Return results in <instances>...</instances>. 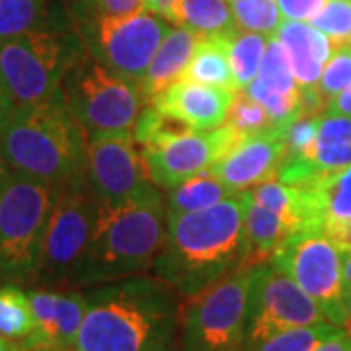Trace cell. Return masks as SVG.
<instances>
[{
	"instance_id": "6da1fadb",
	"label": "cell",
	"mask_w": 351,
	"mask_h": 351,
	"mask_svg": "<svg viewBox=\"0 0 351 351\" xmlns=\"http://www.w3.org/2000/svg\"><path fill=\"white\" fill-rule=\"evenodd\" d=\"M78 351H168L180 332L184 299L154 276L90 287Z\"/></svg>"
},
{
	"instance_id": "7a4b0ae2",
	"label": "cell",
	"mask_w": 351,
	"mask_h": 351,
	"mask_svg": "<svg viewBox=\"0 0 351 351\" xmlns=\"http://www.w3.org/2000/svg\"><path fill=\"white\" fill-rule=\"evenodd\" d=\"M244 252L242 191L203 211L170 215L151 274L189 299L240 269Z\"/></svg>"
},
{
	"instance_id": "3957f363",
	"label": "cell",
	"mask_w": 351,
	"mask_h": 351,
	"mask_svg": "<svg viewBox=\"0 0 351 351\" xmlns=\"http://www.w3.org/2000/svg\"><path fill=\"white\" fill-rule=\"evenodd\" d=\"M0 149L14 172L64 186L86 172L88 131L61 88L47 100L14 108L0 129Z\"/></svg>"
},
{
	"instance_id": "277c9868",
	"label": "cell",
	"mask_w": 351,
	"mask_h": 351,
	"mask_svg": "<svg viewBox=\"0 0 351 351\" xmlns=\"http://www.w3.org/2000/svg\"><path fill=\"white\" fill-rule=\"evenodd\" d=\"M166 199L160 189L119 207L100 205L71 289H90L151 271L166 239Z\"/></svg>"
},
{
	"instance_id": "5b68a950",
	"label": "cell",
	"mask_w": 351,
	"mask_h": 351,
	"mask_svg": "<svg viewBox=\"0 0 351 351\" xmlns=\"http://www.w3.org/2000/svg\"><path fill=\"white\" fill-rule=\"evenodd\" d=\"M61 186L14 172L0 193V285L34 287Z\"/></svg>"
},
{
	"instance_id": "8992f818",
	"label": "cell",
	"mask_w": 351,
	"mask_h": 351,
	"mask_svg": "<svg viewBox=\"0 0 351 351\" xmlns=\"http://www.w3.org/2000/svg\"><path fill=\"white\" fill-rule=\"evenodd\" d=\"M61 88L88 137L133 131L143 108L149 104L141 82L110 71L84 45L69 66Z\"/></svg>"
},
{
	"instance_id": "52a82bcc",
	"label": "cell",
	"mask_w": 351,
	"mask_h": 351,
	"mask_svg": "<svg viewBox=\"0 0 351 351\" xmlns=\"http://www.w3.org/2000/svg\"><path fill=\"white\" fill-rule=\"evenodd\" d=\"M82 49L78 36L41 27L0 41V88L14 108L51 98Z\"/></svg>"
},
{
	"instance_id": "ba28073f",
	"label": "cell",
	"mask_w": 351,
	"mask_h": 351,
	"mask_svg": "<svg viewBox=\"0 0 351 351\" xmlns=\"http://www.w3.org/2000/svg\"><path fill=\"white\" fill-rule=\"evenodd\" d=\"M254 267H242L184 299L180 318L182 351H244L246 306Z\"/></svg>"
},
{
	"instance_id": "9c48e42d",
	"label": "cell",
	"mask_w": 351,
	"mask_h": 351,
	"mask_svg": "<svg viewBox=\"0 0 351 351\" xmlns=\"http://www.w3.org/2000/svg\"><path fill=\"white\" fill-rule=\"evenodd\" d=\"M100 215V201L86 172L61 186L43 240L38 281L34 287L71 289V279L86 252Z\"/></svg>"
},
{
	"instance_id": "30bf717a",
	"label": "cell",
	"mask_w": 351,
	"mask_h": 351,
	"mask_svg": "<svg viewBox=\"0 0 351 351\" xmlns=\"http://www.w3.org/2000/svg\"><path fill=\"white\" fill-rule=\"evenodd\" d=\"M168 32V20L151 10L127 16L88 12L78 38L110 71L141 82Z\"/></svg>"
},
{
	"instance_id": "8fae6325",
	"label": "cell",
	"mask_w": 351,
	"mask_h": 351,
	"mask_svg": "<svg viewBox=\"0 0 351 351\" xmlns=\"http://www.w3.org/2000/svg\"><path fill=\"white\" fill-rule=\"evenodd\" d=\"M313 299L328 322L348 328L343 252L318 228H302L291 234L271 258Z\"/></svg>"
},
{
	"instance_id": "7c38bea8",
	"label": "cell",
	"mask_w": 351,
	"mask_h": 351,
	"mask_svg": "<svg viewBox=\"0 0 351 351\" xmlns=\"http://www.w3.org/2000/svg\"><path fill=\"white\" fill-rule=\"evenodd\" d=\"M318 322H326V316L287 274L271 262L254 267L246 306V348Z\"/></svg>"
},
{
	"instance_id": "4fadbf2b",
	"label": "cell",
	"mask_w": 351,
	"mask_h": 351,
	"mask_svg": "<svg viewBox=\"0 0 351 351\" xmlns=\"http://www.w3.org/2000/svg\"><path fill=\"white\" fill-rule=\"evenodd\" d=\"M86 178L101 207H119L160 189L149 178L133 131L90 135Z\"/></svg>"
},
{
	"instance_id": "5bb4252c",
	"label": "cell",
	"mask_w": 351,
	"mask_h": 351,
	"mask_svg": "<svg viewBox=\"0 0 351 351\" xmlns=\"http://www.w3.org/2000/svg\"><path fill=\"white\" fill-rule=\"evenodd\" d=\"M246 135L223 123L213 131H176L138 147L154 186L170 189L205 172Z\"/></svg>"
},
{
	"instance_id": "9a60e30c",
	"label": "cell",
	"mask_w": 351,
	"mask_h": 351,
	"mask_svg": "<svg viewBox=\"0 0 351 351\" xmlns=\"http://www.w3.org/2000/svg\"><path fill=\"white\" fill-rule=\"evenodd\" d=\"M285 135L287 131L283 129H271L244 137L211 164L207 172L223 182L230 193H242L267 180H277L287 149Z\"/></svg>"
},
{
	"instance_id": "2e32d148",
	"label": "cell",
	"mask_w": 351,
	"mask_h": 351,
	"mask_svg": "<svg viewBox=\"0 0 351 351\" xmlns=\"http://www.w3.org/2000/svg\"><path fill=\"white\" fill-rule=\"evenodd\" d=\"M32 311L36 316V330L18 348H75L80 326L86 314V295L78 289L29 287Z\"/></svg>"
},
{
	"instance_id": "e0dca14e",
	"label": "cell",
	"mask_w": 351,
	"mask_h": 351,
	"mask_svg": "<svg viewBox=\"0 0 351 351\" xmlns=\"http://www.w3.org/2000/svg\"><path fill=\"white\" fill-rule=\"evenodd\" d=\"M239 90L178 80L151 104L193 131H213L225 123Z\"/></svg>"
},
{
	"instance_id": "ac0fdd59",
	"label": "cell",
	"mask_w": 351,
	"mask_h": 351,
	"mask_svg": "<svg viewBox=\"0 0 351 351\" xmlns=\"http://www.w3.org/2000/svg\"><path fill=\"white\" fill-rule=\"evenodd\" d=\"M351 166V115H320L311 151L299 160L281 164L277 180L304 186L314 176Z\"/></svg>"
},
{
	"instance_id": "d6986e66",
	"label": "cell",
	"mask_w": 351,
	"mask_h": 351,
	"mask_svg": "<svg viewBox=\"0 0 351 351\" xmlns=\"http://www.w3.org/2000/svg\"><path fill=\"white\" fill-rule=\"evenodd\" d=\"M316 209L318 228L339 250L351 248V166L316 174L304 184Z\"/></svg>"
},
{
	"instance_id": "ffe728a7",
	"label": "cell",
	"mask_w": 351,
	"mask_h": 351,
	"mask_svg": "<svg viewBox=\"0 0 351 351\" xmlns=\"http://www.w3.org/2000/svg\"><path fill=\"white\" fill-rule=\"evenodd\" d=\"M276 38L287 51L293 75L301 88L318 86L324 66L334 55V43L308 22L283 20Z\"/></svg>"
},
{
	"instance_id": "44dd1931",
	"label": "cell",
	"mask_w": 351,
	"mask_h": 351,
	"mask_svg": "<svg viewBox=\"0 0 351 351\" xmlns=\"http://www.w3.org/2000/svg\"><path fill=\"white\" fill-rule=\"evenodd\" d=\"M299 230L283 219L250 199L248 191H244V239L246 252L242 267H256L260 263L271 262L281 244ZM240 267V269H242Z\"/></svg>"
},
{
	"instance_id": "7402d4cb",
	"label": "cell",
	"mask_w": 351,
	"mask_h": 351,
	"mask_svg": "<svg viewBox=\"0 0 351 351\" xmlns=\"http://www.w3.org/2000/svg\"><path fill=\"white\" fill-rule=\"evenodd\" d=\"M197 41H199V36L193 34L188 27H182V25L170 27L162 45L158 47L154 59H152L147 75L141 80V86H143L147 100H154L166 88L180 80V76L186 71V66L193 57Z\"/></svg>"
},
{
	"instance_id": "603a6c76",
	"label": "cell",
	"mask_w": 351,
	"mask_h": 351,
	"mask_svg": "<svg viewBox=\"0 0 351 351\" xmlns=\"http://www.w3.org/2000/svg\"><path fill=\"white\" fill-rule=\"evenodd\" d=\"M180 80L237 90L225 39L199 38L193 57L180 76Z\"/></svg>"
},
{
	"instance_id": "cb8c5ba5",
	"label": "cell",
	"mask_w": 351,
	"mask_h": 351,
	"mask_svg": "<svg viewBox=\"0 0 351 351\" xmlns=\"http://www.w3.org/2000/svg\"><path fill=\"white\" fill-rule=\"evenodd\" d=\"M188 27L199 38H230L237 29V20L228 0H182L178 24Z\"/></svg>"
},
{
	"instance_id": "d4e9b609",
	"label": "cell",
	"mask_w": 351,
	"mask_h": 351,
	"mask_svg": "<svg viewBox=\"0 0 351 351\" xmlns=\"http://www.w3.org/2000/svg\"><path fill=\"white\" fill-rule=\"evenodd\" d=\"M166 191H168L166 193V213H168V217L203 211V209H209V207H213V205L232 195L226 189L225 184L219 182L207 170L189 178L182 184H178L174 188L166 189Z\"/></svg>"
},
{
	"instance_id": "484cf974",
	"label": "cell",
	"mask_w": 351,
	"mask_h": 351,
	"mask_svg": "<svg viewBox=\"0 0 351 351\" xmlns=\"http://www.w3.org/2000/svg\"><path fill=\"white\" fill-rule=\"evenodd\" d=\"M269 38L271 36L258 34V32L237 29L230 38L225 39L230 69H232L239 92L246 90L256 80Z\"/></svg>"
},
{
	"instance_id": "4316f807",
	"label": "cell",
	"mask_w": 351,
	"mask_h": 351,
	"mask_svg": "<svg viewBox=\"0 0 351 351\" xmlns=\"http://www.w3.org/2000/svg\"><path fill=\"white\" fill-rule=\"evenodd\" d=\"M36 330V316L29 295L20 285H0V336L14 343H22Z\"/></svg>"
},
{
	"instance_id": "83f0119b",
	"label": "cell",
	"mask_w": 351,
	"mask_h": 351,
	"mask_svg": "<svg viewBox=\"0 0 351 351\" xmlns=\"http://www.w3.org/2000/svg\"><path fill=\"white\" fill-rule=\"evenodd\" d=\"M47 0H0V41L45 27Z\"/></svg>"
},
{
	"instance_id": "f1b7e54d",
	"label": "cell",
	"mask_w": 351,
	"mask_h": 351,
	"mask_svg": "<svg viewBox=\"0 0 351 351\" xmlns=\"http://www.w3.org/2000/svg\"><path fill=\"white\" fill-rule=\"evenodd\" d=\"M256 80L262 84L265 90L281 94V96H297L301 94V86L297 82V78L293 75V69L289 63V55L283 43L271 36L269 43L263 53L262 66L260 73L256 76Z\"/></svg>"
},
{
	"instance_id": "f546056e",
	"label": "cell",
	"mask_w": 351,
	"mask_h": 351,
	"mask_svg": "<svg viewBox=\"0 0 351 351\" xmlns=\"http://www.w3.org/2000/svg\"><path fill=\"white\" fill-rule=\"evenodd\" d=\"M341 326L332 322H318L311 326H301L281 332L274 338L263 339L260 343L246 348L244 351H313L320 341L334 336Z\"/></svg>"
},
{
	"instance_id": "4dcf8cb0",
	"label": "cell",
	"mask_w": 351,
	"mask_h": 351,
	"mask_svg": "<svg viewBox=\"0 0 351 351\" xmlns=\"http://www.w3.org/2000/svg\"><path fill=\"white\" fill-rule=\"evenodd\" d=\"M237 25L246 32L276 36L283 22L277 0H228Z\"/></svg>"
},
{
	"instance_id": "1f68e13d",
	"label": "cell",
	"mask_w": 351,
	"mask_h": 351,
	"mask_svg": "<svg viewBox=\"0 0 351 351\" xmlns=\"http://www.w3.org/2000/svg\"><path fill=\"white\" fill-rule=\"evenodd\" d=\"M225 123L234 127L237 131H240L246 137L267 133L274 129V121H271L269 113L265 112V108L260 101H256L252 96H248L246 90L237 94V98L228 110Z\"/></svg>"
},
{
	"instance_id": "d6a6232c",
	"label": "cell",
	"mask_w": 351,
	"mask_h": 351,
	"mask_svg": "<svg viewBox=\"0 0 351 351\" xmlns=\"http://www.w3.org/2000/svg\"><path fill=\"white\" fill-rule=\"evenodd\" d=\"M308 24L328 36L334 47L351 45V0H328Z\"/></svg>"
},
{
	"instance_id": "836d02e7",
	"label": "cell",
	"mask_w": 351,
	"mask_h": 351,
	"mask_svg": "<svg viewBox=\"0 0 351 351\" xmlns=\"http://www.w3.org/2000/svg\"><path fill=\"white\" fill-rule=\"evenodd\" d=\"M351 84V45L336 47L324 66L318 88L328 101L334 100Z\"/></svg>"
},
{
	"instance_id": "e575fe53",
	"label": "cell",
	"mask_w": 351,
	"mask_h": 351,
	"mask_svg": "<svg viewBox=\"0 0 351 351\" xmlns=\"http://www.w3.org/2000/svg\"><path fill=\"white\" fill-rule=\"evenodd\" d=\"M326 2L328 0H277V6L285 20L311 22Z\"/></svg>"
},
{
	"instance_id": "d590c367",
	"label": "cell",
	"mask_w": 351,
	"mask_h": 351,
	"mask_svg": "<svg viewBox=\"0 0 351 351\" xmlns=\"http://www.w3.org/2000/svg\"><path fill=\"white\" fill-rule=\"evenodd\" d=\"M90 12L108 16H127V14L149 10L147 0H84Z\"/></svg>"
},
{
	"instance_id": "8d00e7d4",
	"label": "cell",
	"mask_w": 351,
	"mask_h": 351,
	"mask_svg": "<svg viewBox=\"0 0 351 351\" xmlns=\"http://www.w3.org/2000/svg\"><path fill=\"white\" fill-rule=\"evenodd\" d=\"M313 351H351V332L348 328H339L334 336L320 341Z\"/></svg>"
},
{
	"instance_id": "74e56055",
	"label": "cell",
	"mask_w": 351,
	"mask_h": 351,
	"mask_svg": "<svg viewBox=\"0 0 351 351\" xmlns=\"http://www.w3.org/2000/svg\"><path fill=\"white\" fill-rule=\"evenodd\" d=\"M180 2L182 0H147V8L151 12H156L162 16L164 20L178 24V16H180Z\"/></svg>"
},
{
	"instance_id": "f35d334b",
	"label": "cell",
	"mask_w": 351,
	"mask_h": 351,
	"mask_svg": "<svg viewBox=\"0 0 351 351\" xmlns=\"http://www.w3.org/2000/svg\"><path fill=\"white\" fill-rule=\"evenodd\" d=\"M324 115H351V84L334 100L328 101Z\"/></svg>"
},
{
	"instance_id": "ab89813d",
	"label": "cell",
	"mask_w": 351,
	"mask_h": 351,
	"mask_svg": "<svg viewBox=\"0 0 351 351\" xmlns=\"http://www.w3.org/2000/svg\"><path fill=\"white\" fill-rule=\"evenodd\" d=\"M14 104L8 100V96L4 94V90L0 88V129L4 127V123L8 121V117L12 115Z\"/></svg>"
},
{
	"instance_id": "60d3db41",
	"label": "cell",
	"mask_w": 351,
	"mask_h": 351,
	"mask_svg": "<svg viewBox=\"0 0 351 351\" xmlns=\"http://www.w3.org/2000/svg\"><path fill=\"white\" fill-rule=\"evenodd\" d=\"M10 176H12V168H10L8 160L4 158V152H2V149H0V193H2V189L6 188V184H8Z\"/></svg>"
},
{
	"instance_id": "b9f144b4",
	"label": "cell",
	"mask_w": 351,
	"mask_h": 351,
	"mask_svg": "<svg viewBox=\"0 0 351 351\" xmlns=\"http://www.w3.org/2000/svg\"><path fill=\"white\" fill-rule=\"evenodd\" d=\"M343 287L351 289V248L343 252Z\"/></svg>"
},
{
	"instance_id": "7bdbcfd3",
	"label": "cell",
	"mask_w": 351,
	"mask_h": 351,
	"mask_svg": "<svg viewBox=\"0 0 351 351\" xmlns=\"http://www.w3.org/2000/svg\"><path fill=\"white\" fill-rule=\"evenodd\" d=\"M0 351H20V348H18V343L0 336Z\"/></svg>"
},
{
	"instance_id": "ee69618b",
	"label": "cell",
	"mask_w": 351,
	"mask_h": 351,
	"mask_svg": "<svg viewBox=\"0 0 351 351\" xmlns=\"http://www.w3.org/2000/svg\"><path fill=\"white\" fill-rule=\"evenodd\" d=\"M346 313H348V330L351 332V289L346 291Z\"/></svg>"
},
{
	"instance_id": "f6af8a7d",
	"label": "cell",
	"mask_w": 351,
	"mask_h": 351,
	"mask_svg": "<svg viewBox=\"0 0 351 351\" xmlns=\"http://www.w3.org/2000/svg\"><path fill=\"white\" fill-rule=\"evenodd\" d=\"M20 351H63V350H53V348H27V350Z\"/></svg>"
},
{
	"instance_id": "bcb514c9",
	"label": "cell",
	"mask_w": 351,
	"mask_h": 351,
	"mask_svg": "<svg viewBox=\"0 0 351 351\" xmlns=\"http://www.w3.org/2000/svg\"><path fill=\"white\" fill-rule=\"evenodd\" d=\"M63 351H78L76 348H69V350H63Z\"/></svg>"
},
{
	"instance_id": "7dc6e473",
	"label": "cell",
	"mask_w": 351,
	"mask_h": 351,
	"mask_svg": "<svg viewBox=\"0 0 351 351\" xmlns=\"http://www.w3.org/2000/svg\"><path fill=\"white\" fill-rule=\"evenodd\" d=\"M168 351H182V350H176V348H172V350H168Z\"/></svg>"
}]
</instances>
